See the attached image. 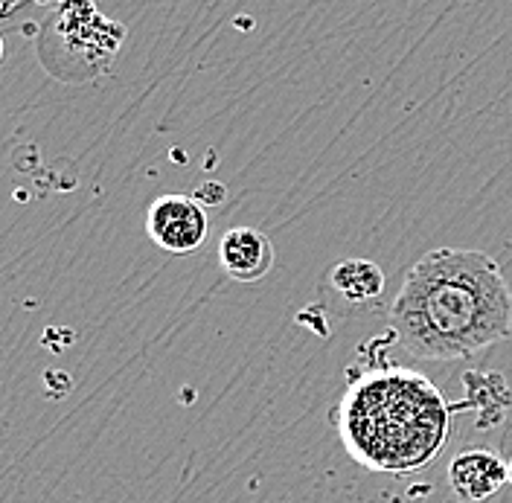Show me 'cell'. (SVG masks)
<instances>
[{"instance_id":"obj_6","label":"cell","mask_w":512,"mask_h":503,"mask_svg":"<svg viewBox=\"0 0 512 503\" xmlns=\"http://www.w3.org/2000/svg\"><path fill=\"white\" fill-rule=\"evenodd\" d=\"M219 262L230 280L256 283L274 268V245L271 239L251 224L230 227L219 242Z\"/></svg>"},{"instance_id":"obj_8","label":"cell","mask_w":512,"mask_h":503,"mask_svg":"<svg viewBox=\"0 0 512 503\" xmlns=\"http://www.w3.org/2000/svg\"><path fill=\"white\" fill-rule=\"evenodd\" d=\"M0 59H3V38H0Z\"/></svg>"},{"instance_id":"obj_5","label":"cell","mask_w":512,"mask_h":503,"mask_svg":"<svg viewBox=\"0 0 512 503\" xmlns=\"http://www.w3.org/2000/svg\"><path fill=\"white\" fill-rule=\"evenodd\" d=\"M510 483V466L489 448H466L448 463V489L460 503H483Z\"/></svg>"},{"instance_id":"obj_3","label":"cell","mask_w":512,"mask_h":503,"mask_svg":"<svg viewBox=\"0 0 512 503\" xmlns=\"http://www.w3.org/2000/svg\"><path fill=\"white\" fill-rule=\"evenodd\" d=\"M207 213L195 195H160L146 213V230L152 242L166 253H195L207 239Z\"/></svg>"},{"instance_id":"obj_2","label":"cell","mask_w":512,"mask_h":503,"mask_svg":"<svg viewBox=\"0 0 512 503\" xmlns=\"http://www.w3.org/2000/svg\"><path fill=\"white\" fill-rule=\"evenodd\" d=\"M335 425L355 463L370 472L408 474L440 457L451 413L431 378L387 367L352 381Z\"/></svg>"},{"instance_id":"obj_4","label":"cell","mask_w":512,"mask_h":503,"mask_svg":"<svg viewBox=\"0 0 512 503\" xmlns=\"http://www.w3.org/2000/svg\"><path fill=\"white\" fill-rule=\"evenodd\" d=\"M108 27H114L111 21H105L99 12H96V6L91 0H64L62 6H59V12H56V18L50 21V27H44V30L50 32H59V35H73V44H67V47H59V50H53V53H44L41 59H44V67H53L59 56H79V59H85V67H88V79L91 76H99L111 59H114V47H102V44H91V41H85L88 35H96V32H105Z\"/></svg>"},{"instance_id":"obj_9","label":"cell","mask_w":512,"mask_h":503,"mask_svg":"<svg viewBox=\"0 0 512 503\" xmlns=\"http://www.w3.org/2000/svg\"><path fill=\"white\" fill-rule=\"evenodd\" d=\"M510 486H512V460H510Z\"/></svg>"},{"instance_id":"obj_1","label":"cell","mask_w":512,"mask_h":503,"mask_svg":"<svg viewBox=\"0 0 512 503\" xmlns=\"http://www.w3.org/2000/svg\"><path fill=\"white\" fill-rule=\"evenodd\" d=\"M390 323L419 361H463L510 335L512 288L489 253L437 248L408 268Z\"/></svg>"},{"instance_id":"obj_7","label":"cell","mask_w":512,"mask_h":503,"mask_svg":"<svg viewBox=\"0 0 512 503\" xmlns=\"http://www.w3.org/2000/svg\"><path fill=\"white\" fill-rule=\"evenodd\" d=\"M332 288L355 306L376 303L384 291V271L370 259H344L329 268Z\"/></svg>"}]
</instances>
